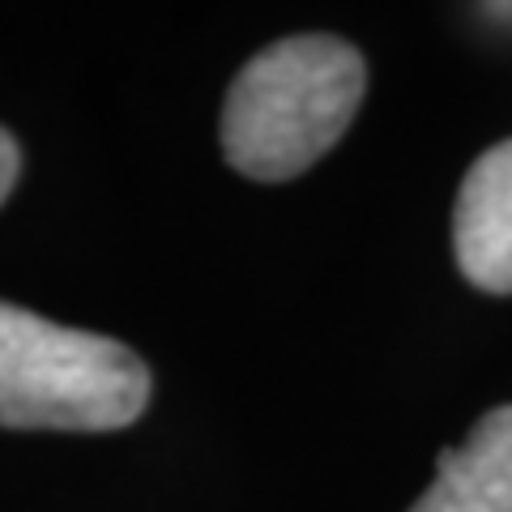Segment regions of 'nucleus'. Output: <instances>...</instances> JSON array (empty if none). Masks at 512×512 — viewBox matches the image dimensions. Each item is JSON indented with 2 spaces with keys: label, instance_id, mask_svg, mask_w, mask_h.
I'll return each instance as SVG.
<instances>
[{
  "label": "nucleus",
  "instance_id": "nucleus-1",
  "mask_svg": "<svg viewBox=\"0 0 512 512\" xmlns=\"http://www.w3.org/2000/svg\"><path fill=\"white\" fill-rule=\"evenodd\" d=\"M363 90L367 64L346 39L295 35L269 43L227 90L222 154L248 180H295L338 146Z\"/></svg>",
  "mask_w": 512,
  "mask_h": 512
},
{
  "label": "nucleus",
  "instance_id": "nucleus-2",
  "mask_svg": "<svg viewBox=\"0 0 512 512\" xmlns=\"http://www.w3.org/2000/svg\"><path fill=\"white\" fill-rule=\"evenodd\" d=\"M146 402L150 372L128 346L0 303V427L116 431Z\"/></svg>",
  "mask_w": 512,
  "mask_h": 512
},
{
  "label": "nucleus",
  "instance_id": "nucleus-3",
  "mask_svg": "<svg viewBox=\"0 0 512 512\" xmlns=\"http://www.w3.org/2000/svg\"><path fill=\"white\" fill-rule=\"evenodd\" d=\"M453 248L478 291L512 295V141L491 146L461 180Z\"/></svg>",
  "mask_w": 512,
  "mask_h": 512
},
{
  "label": "nucleus",
  "instance_id": "nucleus-4",
  "mask_svg": "<svg viewBox=\"0 0 512 512\" xmlns=\"http://www.w3.org/2000/svg\"><path fill=\"white\" fill-rule=\"evenodd\" d=\"M410 512H512V406L483 414L461 448H444L436 483Z\"/></svg>",
  "mask_w": 512,
  "mask_h": 512
},
{
  "label": "nucleus",
  "instance_id": "nucleus-5",
  "mask_svg": "<svg viewBox=\"0 0 512 512\" xmlns=\"http://www.w3.org/2000/svg\"><path fill=\"white\" fill-rule=\"evenodd\" d=\"M18 171H22V154H18V141H13L5 128H0V205L18 184Z\"/></svg>",
  "mask_w": 512,
  "mask_h": 512
}]
</instances>
